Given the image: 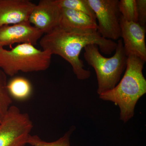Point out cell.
<instances>
[{
    "label": "cell",
    "mask_w": 146,
    "mask_h": 146,
    "mask_svg": "<svg viewBox=\"0 0 146 146\" xmlns=\"http://www.w3.org/2000/svg\"><path fill=\"white\" fill-rule=\"evenodd\" d=\"M98 20V31L105 39L118 40L121 37V14L119 0H87Z\"/></svg>",
    "instance_id": "8992f818"
},
{
    "label": "cell",
    "mask_w": 146,
    "mask_h": 146,
    "mask_svg": "<svg viewBox=\"0 0 146 146\" xmlns=\"http://www.w3.org/2000/svg\"><path fill=\"white\" fill-rule=\"evenodd\" d=\"M61 8L69 9L86 14L96 21L94 11L87 0H56Z\"/></svg>",
    "instance_id": "5bb4252c"
},
{
    "label": "cell",
    "mask_w": 146,
    "mask_h": 146,
    "mask_svg": "<svg viewBox=\"0 0 146 146\" xmlns=\"http://www.w3.org/2000/svg\"><path fill=\"white\" fill-rule=\"evenodd\" d=\"M36 5L28 0H0V27L29 21Z\"/></svg>",
    "instance_id": "30bf717a"
},
{
    "label": "cell",
    "mask_w": 146,
    "mask_h": 146,
    "mask_svg": "<svg viewBox=\"0 0 146 146\" xmlns=\"http://www.w3.org/2000/svg\"><path fill=\"white\" fill-rule=\"evenodd\" d=\"M44 33L29 21L0 27V48L13 44L28 43L36 45Z\"/></svg>",
    "instance_id": "ba28073f"
},
{
    "label": "cell",
    "mask_w": 146,
    "mask_h": 146,
    "mask_svg": "<svg viewBox=\"0 0 146 146\" xmlns=\"http://www.w3.org/2000/svg\"><path fill=\"white\" fill-rule=\"evenodd\" d=\"M58 25L77 29L98 30L97 21L90 16L76 11L61 7Z\"/></svg>",
    "instance_id": "8fae6325"
},
{
    "label": "cell",
    "mask_w": 146,
    "mask_h": 146,
    "mask_svg": "<svg viewBox=\"0 0 146 146\" xmlns=\"http://www.w3.org/2000/svg\"><path fill=\"white\" fill-rule=\"evenodd\" d=\"M145 63L136 56H128L121 80L113 89L99 95L101 99L119 106L120 119L124 123L133 117L137 102L146 93V80L143 72Z\"/></svg>",
    "instance_id": "7a4b0ae2"
},
{
    "label": "cell",
    "mask_w": 146,
    "mask_h": 146,
    "mask_svg": "<svg viewBox=\"0 0 146 146\" xmlns=\"http://www.w3.org/2000/svg\"><path fill=\"white\" fill-rule=\"evenodd\" d=\"M60 9L56 0H41L32 11L29 22L44 34L48 33L58 25Z\"/></svg>",
    "instance_id": "9c48e42d"
},
{
    "label": "cell",
    "mask_w": 146,
    "mask_h": 146,
    "mask_svg": "<svg viewBox=\"0 0 146 146\" xmlns=\"http://www.w3.org/2000/svg\"><path fill=\"white\" fill-rule=\"evenodd\" d=\"M33 127L28 114L11 106L0 123V146H25Z\"/></svg>",
    "instance_id": "5b68a950"
},
{
    "label": "cell",
    "mask_w": 146,
    "mask_h": 146,
    "mask_svg": "<svg viewBox=\"0 0 146 146\" xmlns=\"http://www.w3.org/2000/svg\"><path fill=\"white\" fill-rule=\"evenodd\" d=\"M39 44L52 55H58L68 61L77 78L84 80L91 76V72L84 68L80 58L83 49L88 45H96L102 52L111 54L116 49L117 43L103 38L96 30H84L58 25L42 36Z\"/></svg>",
    "instance_id": "6da1fadb"
},
{
    "label": "cell",
    "mask_w": 146,
    "mask_h": 146,
    "mask_svg": "<svg viewBox=\"0 0 146 146\" xmlns=\"http://www.w3.org/2000/svg\"><path fill=\"white\" fill-rule=\"evenodd\" d=\"M118 7L121 16L128 22L138 23L136 0L119 1Z\"/></svg>",
    "instance_id": "9a60e30c"
},
{
    "label": "cell",
    "mask_w": 146,
    "mask_h": 146,
    "mask_svg": "<svg viewBox=\"0 0 146 146\" xmlns=\"http://www.w3.org/2000/svg\"><path fill=\"white\" fill-rule=\"evenodd\" d=\"M7 77L0 69V123L12 106V98L7 89Z\"/></svg>",
    "instance_id": "4fadbf2b"
},
{
    "label": "cell",
    "mask_w": 146,
    "mask_h": 146,
    "mask_svg": "<svg viewBox=\"0 0 146 146\" xmlns=\"http://www.w3.org/2000/svg\"><path fill=\"white\" fill-rule=\"evenodd\" d=\"M73 129L68 131L65 135L57 141L47 142L42 140L37 135H30L27 141V144L32 146H70V136Z\"/></svg>",
    "instance_id": "2e32d148"
},
{
    "label": "cell",
    "mask_w": 146,
    "mask_h": 146,
    "mask_svg": "<svg viewBox=\"0 0 146 146\" xmlns=\"http://www.w3.org/2000/svg\"><path fill=\"white\" fill-rule=\"evenodd\" d=\"M51 56L48 52L28 43L19 44L9 50L0 48V69L11 77L20 72L45 71L50 65Z\"/></svg>",
    "instance_id": "277c9868"
},
{
    "label": "cell",
    "mask_w": 146,
    "mask_h": 146,
    "mask_svg": "<svg viewBox=\"0 0 146 146\" xmlns=\"http://www.w3.org/2000/svg\"><path fill=\"white\" fill-rule=\"evenodd\" d=\"M84 50V59L88 65L94 68L96 74L98 94L100 95L113 89L126 67L127 56L122 39L118 40L115 54L110 58L102 55L96 45H87Z\"/></svg>",
    "instance_id": "3957f363"
},
{
    "label": "cell",
    "mask_w": 146,
    "mask_h": 146,
    "mask_svg": "<svg viewBox=\"0 0 146 146\" xmlns=\"http://www.w3.org/2000/svg\"><path fill=\"white\" fill-rule=\"evenodd\" d=\"M7 89L11 98L19 100L27 99L30 96L32 91L30 81L21 76L13 78L7 82Z\"/></svg>",
    "instance_id": "7c38bea8"
},
{
    "label": "cell",
    "mask_w": 146,
    "mask_h": 146,
    "mask_svg": "<svg viewBox=\"0 0 146 146\" xmlns=\"http://www.w3.org/2000/svg\"><path fill=\"white\" fill-rule=\"evenodd\" d=\"M138 16V23L141 26L146 27V1L136 0Z\"/></svg>",
    "instance_id": "e0dca14e"
},
{
    "label": "cell",
    "mask_w": 146,
    "mask_h": 146,
    "mask_svg": "<svg viewBox=\"0 0 146 146\" xmlns=\"http://www.w3.org/2000/svg\"><path fill=\"white\" fill-rule=\"evenodd\" d=\"M121 37L127 56H134L146 61V28L138 23L128 22L121 16Z\"/></svg>",
    "instance_id": "52a82bcc"
}]
</instances>
